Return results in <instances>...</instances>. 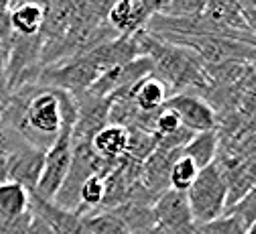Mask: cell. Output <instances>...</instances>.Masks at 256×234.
Instances as JSON below:
<instances>
[{
	"instance_id": "1",
	"label": "cell",
	"mask_w": 256,
	"mask_h": 234,
	"mask_svg": "<svg viewBox=\"0 0 256 234\" xmlns=\"http://www.w3.org/2000/svg\"><path fill=\"white\" fill-rule=\"evenodd\" d=\"M76 116L74 94L43 84H26L10 92L0 120L28 145L47 151L66 128L74 130Z\"/></svg>"
},
{
	"instance_id": "2",
	"label": "cell",
	"mask_w": 256,
	"mask_h": 234,
	"mask_svg": "<svg viewBox=\"0 0 256 234\" xmlns=\"http://www.w3.org/2000/svg\"><path fill=\"white\" fill-rule=\"evenodd\" d=\"M136 41L140 53L152 61V76L167 86L169 98L189 94L194 88H208L204 63L191 51L152 37L146 29L136 33Z\"/></svg>"
},
{
	"instance_id": "3",
	"label": "cell",
	"mask_w": 256,
	"mask_h": 234,
	"mask_svg": "<svg viewBox=\"0 0 256 234\" xmlns=\"http://www.w3.org/2000/svg\"><path fill=\"white\" fill-rule=\"evenodd\" d=\"M187 202L194 214L196 226L218 220L228 210V183L214 161L206 169H200L194 185L187 189Z\"/></svg>"
},
{
	"instance_id": "4",
	"label": "cell",
	"mask_w": 256,
	"mask_h": 234,
	"mask_svg": "<svg viewBox=\"0 0 256 234\" xmlns=\"http://www.w3.org/2000/svg\"><path fill=\"white\" fill-rule=\"evenodd\" d=\"M102 76V70L92 61L88 53L61 59L51 65H43L37 82L49 88H57L70 94H80L90 90V86Z\"/></svg>"
},
{
	"instance_id": "5",
	"label": "cell",
	"mask_w": 256,
	"mask_h": 234,
	"mask_svg": "<svg viewBox=\"0 0 256 234\" xmlns=\"http://www.w3.org/2000/svg\"><path fill=\"white\" fill-rule=\"evenodd\" d=\"M74 159V139H72V128H66L57 137V141L45 151V163L43 171L39 177V183L35 187V195L47 202H53L57 191L61 189L63 181H66L70 167Z\"/></svg>"
},
{
	"instance_id": "6",
	"label": "cell",
	"mask_w": 256,
	"mask_h": 234,
	"mask_svg": "<svg viewBox=\"0 0 256 234\" xmlns=\"http://www.w3.org/2000/svg\"><path fill=\"white\" fill-rule=\"evenodd\" d=\"M6 161V177L12 183H18L28 193H33L45 163V151L28 145L24 139H16L4 155Z\"/></svg>"
},
{
	"instance_id": "7",
	"label": "cell",
	"mask_w": 256,
	"mask_h": 234,
	"mask_svg": "<svg viewBox=\"0 0 256 234\" xmlns=\"http://www.w3.org/2000/svg\"><path fill=\"white\" fill-rule=\"evenodd\" d=\"M74 100H76L78 116H76V124L72 130V139L74 143H92V139L104 126H108L112 102H110V98L96 96L90 90L74 94Z\"/></svg>"
},
{
	"instance_id": "8",
	"label": "cell",
	"mask_w": 256,
	"mask_h": 234,
	"mask_svg": "<svg viewBox=\"0 0 256 234\" xmlns=\"http://www.w3.org/2000/svg\"><path fill=\"white\" fill-rule=\"evenodd\" d=\"M154 224L165 234H196V220L191 214L187 193L167 189L152 204Z\"/></svg>"
},
{
	"instance_id": "9",
	"label": "cell",
	"mask_w": 256,
	"mask_h": 234,
	"mask_svg": "<svg viewBox=\"0 0 256 234\" xmlns=\"http://www.w3.org/2000/svg\"><path fill=\"white\" fill-rule=\"evenodd\" d=\"M165 106L177 112L181 118V124L194 132H206V130H218V114L212 108L210 102L198 94H177L171 96Z\"/></svg>"
},
{
	"instance_id": "10",
	"label": "cell",
	"mask_w": 256,
	"mask_h": 234,
	"mask_svg": "<svg viewBox=\"0 0 256 234\" xmlns=\"http://www.w3.org/2000/svg\"><path fill=\"white\" fill-rule=\"evenodd\" d=\"M183 151H163L156 149L142 165H140V183L144 187V191L148 193V197L152 199V204L161 197L167 189H171L169 185V175H171V167L175 163V159L181 155Z\"/></svg>"
},
{
	"instance_id": "11",
	"label": "cell",
	"mask_w": 256,
	"mask_h": 234,
	"mask_svg": "<svg viewBox=\"0 0 256 234\" xmlns=\"http://www.w3.org/2000/svg\"><path fill=\"white\" fill-rule=\"evenodd\" d=\"M30 212L41 218L55 234H88L84 220L78 212L59 208L53 202L37 197L35 193H30Z\"/></svg>"
},
{
	"instance_id": "12",
	"label": "cell",
	"mask_w": 256,
	"mask_h": 234,
	"mask_svg": "<svg viewBox=\"0 0 256 234\" xmlns=\"http://www.w3.org/2000/svg\"><path fill=\"white\" fill-rule=\"evenodd\" d=\"M108 25L118 35H136L148 23V17L142 13L138 0H116L106 17Z\"/></svg>"
},
{
	"instance_id": "13",
	"label": "cell",
	"mask_w": 256,
	"mask_h": 234,
	"mask_svg": "<svg viewBox=\"0 0 256 234\" xmlns=\"http://www.w3.org/2000/svg\"><path fill=\"white\" fill-rule=\"evenodd\" d=\"M8 19L14 35L35 37L41 35L45 25V3H22L8 9Z\"/></svg>"
},
{
	"instance_id": "14",
	"label": "cell",
	"mask_w": 256,
	"mask_h": 234,
	"mask_svg": "<svg viewBox=\"0 0 256 234\" xmlns=\"http://www.w3.org/2000/svg\"><path fill=\"white\" fill-rule=\"evenodd\" d=\"M124 96L130 98L138 110H142V112H154V110L165 106V102L169 100V90H167V86L161 80H158V78L148 76V78L140 80L130 92L124 94Z\"/></svg>"
},
{
	"instance_id": "15",
	"label": "cell",
	"mask_w": 256,
	"mask_h": 234,
	"mask_svg": "<svg viewBox=\"0 0 256 234\" xmlns=\"http://www.w3.org/2000/svg\"><path fill=\"white\" fill-rule=\"evenodd\" d=\"M92 149L102 159L118 163L126 155V149H128V128L118 126V124L104 126L98 135L92 139Z\"/></svg>"
},
{
	"instance_id": "16",
	"label": "cell",
	"mask_w": 256,
	"mask_h": 234,
	"mask_svg": "<svg viewBox=\"0 0 256 234\" xmlns=\"http://www.w3.org/2000/svg\"><path fill=\"white\" fill-rule=\"evenodd\" d=\"M218 147H220V132L218 130H206V132H196L183 147V155L189 157L196 163L198 169H206L218 159Z\"/></svg>"
},
{
	"instance_id": "17",
	"label": "cell",
	"mask_w": 256,
	"mask_h": 234,
	"mask_svg": "<svg viewBox=\"0 0 256 234\" xmlns=\"http://www.w3.org/2000/svg\"><path fill=\"white\" fill-rule=\"evenodd\" d=\"M30 210V193L18 183L4 181L0 185V218L14 220Z\"/></svg>"
},
{
	"instance_id": "18",
	"label": "cell",
	"mask_w": 256,
	"mask_h": 234,
	"mask_svg": "<svg viewBox=\"0 0 256 234\" xmlns=\"http://www.w3.org/2000/svg\"><path fill=\"white\" fill-rule=\"evenodd\" d=\"M112 212L126 228L128 232H138V230H144V228H150L154 226V214H152V206H146V204H138V202H124L112 210Z\"/></svg>"
},
{
	"instance_id": "19",
	"label": "cell",
	"mask_w": 256,
	"mask_h": 234,
	"mask_svg": "<svg viewBox=\"0 0 256 234\" xmlns=\"http://www.w3.org/2000/svg\"><path fill=\"white\" fill-rule=\"evenodd\" d=\"M104 202H106V175L96 173V175L88 177L80 189L78 214L86 216V214L98 212L100 208H104Z\"/></svg>"
},
{
	"instance_id": "20",
	"label": "cell",
	"mask_w": 256,
	"mask_h": 234,
	"mask_svg": "<svg viewBox=\"0 0 256 234\" xmlns=\"http://www.w3.org/2000/svg\"><path fill=\"white\" fill-rule=\"evenodd\" d=\"M156 143H158L156 137L150 135V132H144V130H138V128H128L126 157L142 165L156 151Z\"/></svg>"
},
{
	"instance_id": "21",
	"label": "cell",
	"mask_w": 256,
	"mask_h": 234,
	"mask_svg": "<svg viewBox=\"0 0 256 234\" xmlns=\"http://www.w3.org/2000/svg\"><path fill=\"white\" fill-rule=\"evenodd\" d=\"M88 234H130L128 228L108 210L82 216Z\"/></svg>"
},
{
	"instance_id": "22",
	"label": "cell",
	"mask_w": 256,
	"mask_h": 234,
	"mask_svg": "<svg viewBox=\"0 0 256 234\" xmlns=\"http://www.w3.org/2000/svg\"><path fill=\"white\" fill-rule=\"evenodd\" d=\"M198 173H200V169L196 167V163L181 153V155L175 159L173 167H171V175H169V185H171V189L187 193V189L194 185Z\"/></svg>"
},
{
	"instance_id": "23",
	"label": "cell",
	"mask_w": 256,
	"mask_h": 234,
	"mask_svg": "<svg viewBox=\"0 0 256 234\" xmlns=\"http://www.w3.org/2000/svg\"><path fill=\"white\" fill-rule=\"evenodd\" d=\"M196 234H246V228L236 216L224 214L218 220H212L208 224H202L196 228Z\"/></svg>"
},
{
	"instance_id": "24",
	"label": "cell",
	"mask_w": 256,
	"mask_h": 234,
	"mask_svg": "<svg viewBox=\"0 0 256 234\" xmlns=\"http://www.w3.org/2000/svg\"><path fill=\"white\" fill-rule=\"evenodd\" d=\"M183 124H181V118L177 116L175 110H171L169 106H163L158 110L156 118H154V128H152V135L156 139H163V137H169L173 135L175 130H179Z\"/></svg>"
},
{
	"instance_id": "25",
	"label": "cell",
	"mask_w": 256,
	"mask_h": 234,
	"mask_svg": "<svg viewBox=\"0 0 256 234\" xmlns=\"http://www.w3.org/2000/svg\"><path fill=\"white\" fill-rule=\"evenodd\" d=\"M226 214L236 216L242 222L244 228H248L252 222H256V187L250 193H246L238 204H234L232 208H228Z\"/></svg>"
},
{
	"instance_id": "26",
	"label": "cell",
	"mask_w": 256,
	"mask_h": 234,
	"mask_svg": "<svg viewBox=\"0 0 256 234\" xmlns=\"http://www.w3.org/2000/svg\"><path fill=\"white\" fill-rule=\"evenodd\" d=\"M206 7H208V0H171L165 15L167 17H194V15H202Z\"/></svg>"
},
{
	"instance_id": "27",
	"label": "cell",
	"mask_w": 256,
	"mask_h": 234,
	"mask_svg": "<svg viewBox=\"0 0 256 234\" xmlns=\"http://www.w3.org/2000/svg\"><path fill=\"white\" fill-rule=\"evenodd\" d=\"M30 220H33V212H26L14 220H2L0 218V234H26Z\"/></svg>"
},
{
	"instance_id": "28",
	"label": "cell",
	"mask_w": 256,
	"mask_h": 234,
	"mask_svg": "<svg viewBox=\"0 0 256 234\" xmlns=\"http://www.w3.org/2000/svg\"><path fill=\"white\" fill-rule=\"evenodd\" d=\"M138 5L142 9V13L150 19L152 15H165V11L171 5V0H138Z\"/></svg>"
},
{
	"instance_id": "29",
	"label": "cell",
	"mask_w": 256,
	"mask_h": 234,
	"mask_svg": "<svg viewBox=\"0 0 256 234\" xmlns=\"http://www.w3.org/2000/svg\"><path fill=\"white\" fill-rule=\"evenodd\" d=\"M26 234H55V232H53L41 218H37V216L33 214V220H30V226H28Z\"/></svg>"
},
{
	"instance_id": "30",
	"label": "cell",
	"mask_w": 256,
	"mask_h": 234,
	"mask_svg": "<svg viewBox=\"0 0 256 234\" xmlns=\"http://www.w3.org/2000/svg\"><path fill=\"white\" fill-rule=\"evenodd\" d=\"M6 63H8V47L0 41V76L6 78Z\"/></svg>"
},
{
	"instance_id": "31",
	"label": "cell",
	"mask_w": 256,
	"mask_h": 234,
	"mask_svg": "<svg viewBox=\"0 0 256 234\" xmlns=\"http://www.w3.org/2000/svg\"><path fill=\"white\" fill-rule=\"evenodd\" d=\"M4 181H8V177H6V161H4L2 155H0V185H2Z\"/></svg>"
},
{
	"instance_id": "32",
	"label": "cell",
	"mask_w": 256,
	"mask_h": 234,
	"mask_svg": "<svg viewBox=\"0 0 256 234\" xmlns=\"http://www.w3.org/2000/svg\"><path fill=\"white\" fill-rule=\"evenodd\" d=\"M132 234H165V232L154 224V226H150V228H144V230H138V232H132Z\"/></svg>"
},
{
	"instance_id": "33",
	"label": "cell",
	"mask_w": 256,
	"mask_h": 234,
	"mask_svg": "<svg viewBox=\"0 0 256 234\" xmlns=\"http://www.w3.org/2000/svg\"><path fill=\"white\" fill-rule=\"evenodd\" d=\"M246 234H256V222H252V224L246 228Z\"/></svg>"
}]
</instances>
